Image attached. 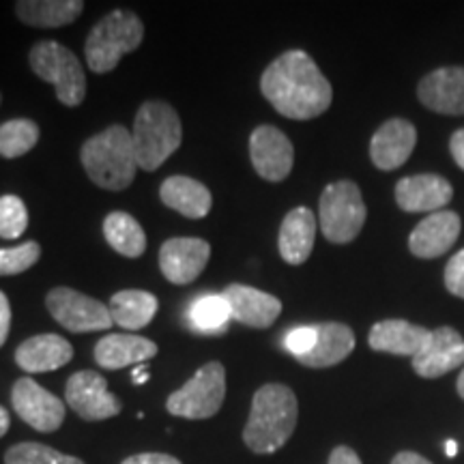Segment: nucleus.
<instances>
[{
  "label": "nucleus",
  "instance_id": "f257e3e1",
  "mask_svg": "<svg viewBox=\"0 0 464 464\" xmlns=\"http://www.w3.org/2000/svg\"><path fill=\"white\" fill-rule=\"evenodd\" d=\"M260 91L277 112L293 121L324 114L334 102V89L307 52L288 50L260 75Z\"/></svg>",
  "mask_w": 464,
  "mask_h": 464
},
{
  "label": "nucleus",
  "instance_id": "f03ea898",
  "mask_svg": "<svg viewBox=\"0 0 464 464\" xmlns=\"http://www.w3.org/2000/svg\"><path fill=\"white\" fill-rule=\"evenodd\" d=\"M299 420V402L295 392L282 382H269L254 393L252 409L246 428L243 443L254 454H276L293 437Z\"/></svg>",
  "mask_w": 464,
  "mask_h": 464
},
{
  "label": "nucleus",
  "instance_id": "7ed1b4c3",
  "mask_svg": "<svg viewBox=\"0 0 464 464\" xmlns=\"http://www.w3.org/2000/svg\"><path fill=\"white\" fill-rule=\"evenodd\" d=\"M86 174L97 188L123 191L136 179V153H133L131 131L123 125H110L91 136L80 149Z\"/></svg>",
  "mask_w": 464,
  "mask_h": 464
},
{
  "label": "nucleus",
  "instance_id": "20e7f679",
  "mask_svg": "<svg viewBox=\"0 0 464 464\" xmlns=\"http://www.w3.org/2000/svg\"><path fill=\"white\" fill-rule=\"evenodd\" d=\"M131 142L138 168L155 172L164 166L183 142V125L177 110L160 100L144 102L133 121Z\"/></svg>",
  "mask_w": 464,
  "mask_h": 464
},
{
  "label": "nucleus",
  "instance_id": "39448f33",
  "mask_svg": "<svg viewBox=\"0 0 464 464\" xmlns=\"http://www.w3.org/2000/svg\"><path fill=\"white\" fill-rule=\"evenodd\" d=\"M144 39L142 20L130 9H114L91 28L84 44L86 65L95 73H110L121 58L140 48Z\"/></svg>",
  "mask_w": 464,
  "mask_h": 464
},
{
  "label": "nucleus",
  "instance_id": "423d86ee",
  "mask_svg": "<svg viewBox=\"0 0 464 464\" xmlns=\"http://www.w3.org/2000/svg\"><path fill=\"white\" fill-rule=\"evenodd\" d=\"M28 65L44 82L56 89V100L78 108L86 97V75L80 58L58 42H37L28 52Z\"/></svg>",
  "mask_w": 464,
  "mask_h": 464
},
{
  "label": "nucleus",
  "instance_id": "0eeeda50",
  "mask_svg": "<svg viewBox=\"0 0 464 464\" xmlns=\"http://www.w3.org/2000/svg\"><path fill=\"white\" fill-rule=\"evenodd\" d=\"M368 208L362 198V189L355 181L329 183L318 202V222L324 239L344 246L355 241L362 232Z\"/></svg>",
  "mask_w": 464,
  "mask_h": 464
},
{
  "label": "nucleus",
  "instance_id": "6e6552de",
  "mask_svg": "<svg viewBox=\"0 0 464 464\" xmlns=\"http://www.w3.org/2000/svg\"><path fill=\"white\" fill-rule=\"evenodd\" d=\"M226 398V368L219 362H208L196 374L172 392L166 400V411L183 420H208L216 417Z\"/></svg>",
  "mask_w": 464,
  "mask_h": 464
},
{
  "label": "nucleus",
  "instance_id": "1a4fd4ad",
  "mask_svg": "<svg viewBox=\"0 0 464 464\" xmlns=\"http://www.w3.org/2000/svg\"><path fill=\"white\" fill-rule=\"evenodd\" d=\"M45 307L52 318L72 334L106 332L114 324L106 304L69 286L52 288L45 295Z\"/></svg>",
  "mask_w": 464,
  "mask_h": 464
},
{
  "label": "nucleus",
  "instance_id": "9d476101",
  "mask_svg": "<svg viewBox=\"0 0 464 464\" xmlns=\"http://www.w3.org/2000/svg\"><path fill=\"white\" fill-rule=\"evenodd\" d=\"M11 406L37 432H56L65 421V404L54 393L33 381L31 376H22L11 387Z\"/></svg>",
  "mask_w": 464,
  "mask_h": 464
},
{
  "label": "nucleus",
  "instance_id": "9b49d317",
  "mask_svg": "<svg viewBox=\"0 0 464 464\" xmlns=\"http://www.w3.org/2000/svg\"><path fill=\"white\" fill-rule=\"evenodd\" d=\"M65 400L84 421H103L123 411V402L108 392V381L95 370H80L69 376Z\"/></svg>",
  "mask_w": 464,
  "mask_h": 464
},
{
  "label": "nucleus",
  "instance_id": "f8f14e48",
  "mask_svg": "<svg viewBox=\"0 0 464 464\" xmlns=\"http://www.w3.org/2000/svg\"><path fill=\"white\" fill-rule=\"evenodd\" d=\"M249 160L260 179L269 183H280L293 170V142L277 127L258 125L249 136Z\"/></svg>",
  "mask_w": 464,
  "mask_h": 464
},
{
  "label": "nucleus",
  "instance_id": "ddd939ff",
  "mask_svg": "<svg viewBox=\"0 0 464 464\" xmlns=\"http://www.w3.org/2000/svg\"><path fill=\"white\" fill-rule=\"evenodd\" d=\"M211 258V246L200 237H172L161 243L160 269L174 286L196 282Z\"/></svg>",
  "mask_w": 464,
  "mask_h": 464
},
{
  "label": "nucleus",
  "instance_id": "4468645a",
  "mask_svg": "<svg viewBox=\"0 0 464 464\" xmlns=\"http://www.w3.org/2000/svg\"><path fill=\"white\" fill-rule=\"evenodd\" d=\"M222 297L230 307L232 321L252 329H269L282 314V301L246 284H228Z\"/></svg>",
  "mask_w": 464,
  "mask_h": 464
},
{
  "label": "nucleus",
  "instance_id": "2eb2a0df",
  "mask_svg": "<svg viewBox=\"0 0 464 464\" xmlns=\"http://www.w3.org/2000/svg\"><path fill=\"white\" fill-rule=\"evenodd\" d=\"M454 198V188L439 174H413L400 179L396 202L406 213H439Z\"/></svg>",
  "mask_w": 464,
  "mask_h": 464
},
{
  "label": "nucleus",
  "instance_id": "dca6fc26",
  "mask_svg": "<svg viewBox=\"0 0 464 464\" xmlns=\"http://www.w3.org/2000/svg\"><path fill=\"white\" fill-rule=\"evenodd\" d=\"M464 363V340L454 327H439L428 344L413 357V370L421 379H439Z\"/></svg>",
  "mask_w": 464,
  "mask_h": 464
},
{
  "label": "nucleus",
  "instance_id": "f3484780",
  "mask_svg": "<svg viewBox=\"0 0 464 464\" xmlns=\"http://www.w3.org/2000/svg\"><path fill=\"white\" fill-rule=\"evenodd\" d=\"M417 144V130L404 119L385 121L370 140V160L379 170H396L404 166Z\"/></svg>",
  "mask_w": 464,
  "mask_h": 464
},
{
  "label": "nucleus",
  "instance_id": "a211bd4d",
  "mask_svg": "<svg viewBox=\"0 0 464 464\" xmlns=\"http://www.w3.org/2000/svg\"><path fill=\"white\" fill-rule=\"evenodd\" d=\"M417 97L439 114H464V67H440L421 78Z\"/></svg>",
  "mask_w": 464,
  "mask_h": 464
},
{
  "label": "nucleus",
  "instance_id": "6ab92c4d",
  "mask_svg": "<svg viewBox=\"0 0 464 464\" xmlns=\"http://www.w3.org/2000/svg\"><path fill=\"white\" fill-rule=\"evenodd\" d=\"M462 222L454 211H439L421 219L409 237V249L417 258H439L460 237Z\"/></svg>",
  "mask_w": 464,
  "mask_h": 464
},
{
  "label": "nucleus",
  "instance_id": "aec40b11",
  "mask_svg": "<svg viewBox=\"0 0 464 464\" xmlns=\"http://www.w3.org/2000/svg\"><path fill=\"white\" fill-rule=\"evenodd\" d=\"M73 359L72 342L58 334H39L15 348V363L28 374L61 370Z\"/></svg>",
  "mask_w": 464,
  "mask_h": 464
},
{
  "label": "nucleus",
  "instance_id": "412c9836",
  "mask_svg": "<svg viewBox=\"0 0 464 464\" xmlns=\"http://www.w3.org/2000/svg\"><path fill=\"white\" fill-rule=\"evenodd\" d=\"M160 353L153 340L131 334H110L95 344V362L103 370H123L130 365L147 363Z\"/></svg>",
  "mask_w": 464,
  "mask_h": 464
},
{
  "label": "nucleus",
  "instance_id": "4be33fe9",
  "mask_svg": "<svg viewBox=\"0 0 464 464\" xmlns=\"http://www.w3.org/2000/svg\"><path fill=\"white\" fill-rule=\"evenodd\" d=\"M430 334L421 324H413L400 318H387L372 324L368 344L376 353H390L400 357H415L430 340Z\"/></svg>",
  "mask_w": 464,
  "mask_h": 464
},
{
  "label": "nucleus",
  "instance_id": "5701e85b",
  "mask_svg": "<svg viewBox=\"0 0 464 464\" xmlns=\"http://www.w3.org/2000/svg\"><path fill=\"white\" fill-rule=\"evenodd\" d=\"M316 241V216L307 207H297L282 219L277 247L288 265L299 266L310 258Z\"/></svg>",
  "mask_w": 464,
  "mask_h": 464
},
{
  "label": "nucleus",
  "instance_id": "b1692460",
  "mask_svg": "<svg viewBox=\"0 0 464 464\" xmlns=\"http://www.w3.org/2000/svg\"><path fill=\"white\" fill-rule=\"evenodd\" d=\"M316 344L310 353L299 357L297 362L305 368H332L344 362L355 351V334L344 323H318Z\"/></svg>",
  "mask_w": 464,
  "mask_h": 464
},
{
  "label": "nucleus",
  "instance_id": "393cba45",
  "mask_svg": "<svg viewBox=\"0 0 464 464\" xmlns=\"http://www.w3.org/2000/svg\"><path fill=\"white\" fill-rule=\"evenodd\" d=\"M160 198L168 208L189 219L207 218L213 207V196L207 185L183 174H174L161 183Z\"/></svg>",
  "mask_w": 464,
  "mask_h": 464
},
{
  "label": "nucleus",
  "instance_id": "a878e982",
  "mask_svg": "<svg viewBox=\"0 0 464 464\" xmlns=\"http://www.w3.org/2000/svg\"><path fill=\"white\" fill-rule=\"evenodd\" d=\"M84 11L82 0H17L15 15L33 28H63L73 24Z\"/></svg>",
  "mask_w": 464,
  "mask_h": 464
},
{
  "label": "nucleus",
  "instance_id": "bb28decb",
  "mask_svg": "<svg viewBox=\"0 0 464 464\" xmlns=\"http://www.w3.org/2000/svg\"><path fill=\"white\" fill-rule=\"evenodd\" d=\"M108 307L110 314H112V321L119 327L127 329V332H138V329L149 327L153 323V318L160 310V301L149 290L130 288L114 293Z\"/></svg>",
  "mask_w": 464,
  "mask_h": 464
},
{
  "label": "nucleus",
  "instance_id": "cd10ccee",
  "mask_svg": "<svg viewBox=\"0 0 464 464\" xmlns=\"http://www.w3.org/2000/svg\"><path fill=\"white\" fill-rule=\"evenodd\" d=\"M103 237L116 254L140 258L147 249V235L136 218L125 211H112L103 219Z\"/></svg>",
  "mask_w": 464,
  "mask_h": 464
},
{
  "label": "nucleus",
  "instance_id": "c85d7f7f",
  "mask_svg": "<svg viewBox=\"0 0 464 464\" xmlns=\"http://www.w3.org/2000/svg\"><path fill=\"white\" fill-rule=\"evenodd\" d=\"M42 130L31 119H11L0 125V158L17 160L37 147Z\"/></svg>",
  "mask_w": 464,
  "mask_h": 464
},
{
  "label": "nucleus",
  "instance_id": "c756f323",
  "mask_svg": "<svg viewBox=\"0 0 464 464\" xmlns=\"http://www.w3.org/2000/svg\"><path fill=\"white\" fill-rule=\"evenodd\" d=\"M232 321L230 307L222 295H207L189 307V323L196 332L218 334L224 332L226 323Z\"/></svg>",
  "mask_w": 464,
  "mask_h": 464
},
{
  "label": "nucleus",
  "instance_id": "7c9ffc66",
  "mask_svg": "<svg viewBox=\"0 0 464 464\" xmlns=\"http://www.w3.org/2000/svg\"><path fill=\"white\" fill-rule=\"evenodd\" d=\"M5 464H84V462L75 456L52 450L44 443L26 440V443L11 445L7 454H5Z\"/></svg>",
  "mask_w": 464,
  "mask_h": 464
},
{
  "label": "nucleus",
  "instance_id": "2f4dec72",
  "mask_svg": "<svg viewBox=\"0 0 464 464\" xmlns=\"http://www.w3.org/2000/svg\"><path fill=\"white\" fill-rule=\"evenodd\" d=\"M28 208L15 194L0 196V239L15 241L28 228Z\"/></svg>",
  "mask_w": 464,
  "mask_h": 464
},
{
  "label": "nucleus",
  "instance_id": "473e14b6",
  "mask_svg": "<svg viewBox=\"0 0 464 464\" xmlns=\"http://www.w3.org/2000/svg\"><path fill=\"white\" fill-rule=\"evenodd\" d=\"M42 258V246L37 241H26L15 247H0V277L20 276L31 269Z\"/></svg>",
  "mask_w": 464,
  "mask_h": 464
},
{
  "label": "nucleus",
  "instance_id": "72a5a7b5",
  "mask_svg": "<svg viewBox=\"0 0 464 464\" xmlns=\"http://www.w3.org/2000/svg\"><path fill=\"white\" fill-rule=\"evenodd\" d=\"M316 344V327L314 324H301V327L290 329L284 338V346L295 359L307 355Z\"/></svg>",
  "mask_w": 464,
  "mask_h": 464
},
{
  "label": "nucleus",
  "instance_id": "f704fd0d",
  "mask_svg": "<svg viewBox=\"0 0 464 464\" xmlns=\"http://www.w3.org/2000/svg\"><path fill=\"white\" fill-rule=\"evenodd\" d=\"M445 288L450 290L454 297L464 299V249L454 254L445 266Z\"/></svg>",
  "mask_w": 464,
  "mask_h": 464
},
{
  "label": "nucleus",
  "instance_id": "c9c22d12",
  "mask_svg": "<svg viewBox=\"0 0 464 464\" xmlns=\"http://www.w3.org/2000/svg\"><path fill=\"white\" fill-rule=\"evenodd\" d=\"M121 464H183L179 458L170 454H158V451H147V454H136L125 458Z\"/></svg>",
  "mask_w": 464,
  "mask_h": 464
},
{
  "label": "nucleus",
  "instance_id": "e433bc0d",
  "mask_svg": "<svg viewBox=\"0 0 464 464\" xmlns=\"http://www.w3.org/2000/svg\"><path fill=\"white\" fill-rule=\"evenodd\" d=\"M9 332H11V304L7 295L0 290V346L7 342Z\"/></svg>",
  "mask_w": 464,
  "mask_h": 464
},
{
  "label": "nucleus",
  "instance_id": "4c0bfd02",
  "mask_svg": "<svg viewBox=\"0 0 464 464\" xmlns=\"http://www.w3.org/2000/svg\"><path fill=\"white\" fill-rule=\"evenodd\" d=\"M327 464H362V458L357 456L355 450L348 448V445H338V448L329 454Z\"/></svg>",
  "mask_w": 464,
  "mask_h": 464
},
{
  "label": "nucleus",
  "instance_id": "58836bf2",
  "mask_svg": "<svg viewBox=\"0 0 464 464\" xmlns=\"http://www.w3.org/2000/svg\"><path fill=\"white\" fill-rule=\"evenodd\" d=\"M450 150L456 164L464 170V130L454 131V136L450 138Z\"/></svg>",
  "mask_w": 464,
  "mask_h": 464
},
{
  "label": "nucleus",
  "instance_id": "ea45409f",
  "mask_svg": "<svg viewBox=\"0 0 464 464\" xmlns=\"http://www.w3.org/2000/svg\"><path fill=\"white\" fill-rule=\"evenodd\" d=\"M392 464H432V462L428 460V458L415 454V451H400V454L393 456Z\"/></svg>",
  "mask_w": 464,
  "mask_h": 464
},
{
  "label": "nucleus",
  "instance_id": "a19ab883",
  "mask_svg": "<svg viewBox=\"0 0 464 464\" xmlns=\"http://www.w3.org/2000/svg\"><path fill=\"white\" fill-rule=\"evenodd\" d=\"M131 379H133V382H136V385H144V382H149L150 374H149L147 365H144V363L138 365V368L131 372Z\"/></svg>",
  "mask_w": 464,
  "mask_h": 464
},
{
  "label": "nucleus",
  "instance_id": "79ce46f5",
  "mask_svg": "<svg viewBox=\"0 0 464 464\" xmlns=\"http://www.w3.org/2000/svg\"><path fill=\"white\" fill-rule=\"evenodd\" d=\"M11 428V417H9V411L5 409V406H0V439L5 437V434L9 432Z\"/></svg>",
  "mask_w": 464,
  "mask_h": 464
},
{
  "label": "nucleus",
  "instance_id": "37998d69",
  "mask_svg": "<svg viewBox=\"0 0 464 464\" xmlns=\"http://www.w3.org/2000/svg\"><path fill=\"white\" fill-rule=\"evenodd\" d=\"M445 454H448V458H456V454H458V443H456L454 439L445 440Z\"/></svg>",
  "mask_w": 464,
  "mask_h": 464
},
{
  "label": "nucleus",
  "instance_id": "c03bdc74",
  "mask_svg": "<svg viewBox=\"0 0 464 464\" xmlns=\"http://www.w3.org/2000/svg\"><path fill=\"white\" fill-rule=\"evenodd\" d=\"M458 393H460V398L464 400V368H462L460 376H458Z\"/></svg>",
  "mask_w": 464,
  "mask_h": 464
},
{
  "label": "nucleus",
  "instance_id": "a18cd8bd",
  "mask_svg": "<svg viewBox=\"0 0 464 464\" xmlns=\"http://www.w3.org/2000/svg\"><path fill=\"white\" fill-rule=\"evenodd\" d=\"M0 103H3V92H0Z\"/></svg>",
  "mask_w": 464,
  "mask_h": 464
}]
</instances>
